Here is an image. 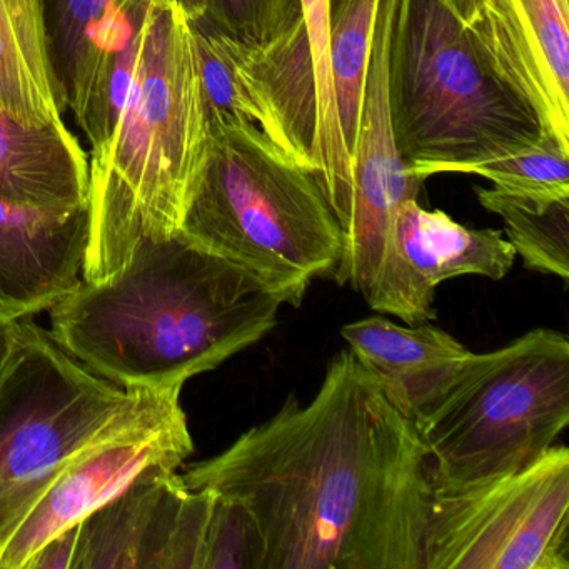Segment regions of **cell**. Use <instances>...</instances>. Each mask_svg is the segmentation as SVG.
I'll return each instance as SVG.
<instances>
[{
  "label": "cell",
  "mask_w": 569,
  "mask_h": 569,
  "mask_svg": "<svg viewBox=\"0 0 569 569\" xmlns=\"http://www.w3.org/2000/svg\"><path fill=\"white\" fill-rule=\"evenodd\" d=\"M182 479L248 508L262 569H425V445L349 348L329 361L311 401L289 395Z\"/></svg>",
  "instance_id": "cell-1"
},
{
  "label": "cell",
  "mask_w": 569,
  "mask_h": 569,
  "mask_svg": "<svg viewBox=\"0 0 569 569\" xmlns=\"http://www.w3.org/2000/svg\"><path fill=\"white\" fill-rule=\"evenodd\" d=\"M281 306L251 272L176 232L139 242L108 281H82L49 309V332L119 388L182 389L264 339Z\"/></svg>",
  "instance_id": "cell-2"
},
{
  "label": "cell",
  "mask_w": 569,
  "mask_h": 569,
  "mask_svg": "<svg viewBox=\"0 0 569 569\" xmlns=\"http://www.w3.org/2000/svg\"><path fill=\"white\" fill-rule=\"evenodd\" d=\"M208 142L189 19L151 6L128 101L114 134L89 161L82 281H108L139 242L179 231Z\"/></svg>",
  "instance_id": "cell-3"
},
{
  "label": "cell",
  "mask_w": 569,
  "mask_h": 569,
  "mask_svg": "<svg viewBox=\"0 0 569 569\" xmlns=\"http://www.w3.org/2000/svg\"><path fill=\"white\" fill-rule=\"evenodd\" d=\"M179 236L251 272L301 308L342 252L338 219L315 172L256 126L209 129L208 152Z\"/></svg>",
  "instance_id": "cell-4"
},
{
  "label": "cell",
  "mask_w": 569,
  "mask_h": 569,
  "mask_svg": "<svg viewBox=\"0 0 569 569\" xmlns=\"http://www.w3.org/2000/svg\"><path fill=\"white\" fill-rule=\"evenodd\" d=\"M388 92L399 154L425 181L545 138L535 109L496 74L442 0H398Z\"/></svg>",
  "instance_id": "cell-5"
},
{
  "label": "cell",
  "mask_w": 569,
  "mask_h": 569,
  "mask_svg": "<svg viewBox=\"0 0 569 569\" xmlns=\"http://www.w3.org/2000/svg\"><path fill=\"white\" fill-rule=\"evenodd\" d=\"M432 495L521 471L569 425V339L538 328L472 355L441 399L415 422Z\"/></svg>",
  "instance_id": "cell-6"
},
{
  "label": "cell",
  "mask_w": 569,
  "mask_h": 569,
  "mask_svg": "<svg viewBox=\"0 0 569 569\" xmlns=\"http://www.w3.org/2000/svg\"><path fill=\"white\" fill-rule=\"evenodd\" d=\"M32 318L0 375V549L69 459L131 401Z\"/></svg>",
  "instance_id": "cell-7"
},
{
  "label": "cell",
  "mask_w": 569,
  "mask_h": 569,
  "mask_svg": "<svg viewBox=\"0 0 569 569\" xmlns=\"http://www.w3.org/2000/svg\"><path fill=\"white\" fill-rule=\"evenodd\" d=\"M398 0H381L366 69L361 112L351 154V189L339 221L342 252L331 278L359 292L372 311L405 325L436 319V295L426 291L399 251V208L418 199L425 179L396 146L389 109L388 64Z\"/></svg>",
  "instance_id": "cell-8"
},
{
  "label": "cell",
  "mask_w": 569,
  "mask_h": 569,
  "mask_svg": "<svg viewBox=\"0 0 569 569\" xmlns=\"http://www.w3.org/2000/svg\"><path fill=\"white\" fill-rule=\"evenodd\" d=\"M425 569H569V449L528 468L432 495Z\"/></svg>",
  "instance_id": "cell-9"
},
{
  "label": "cell",
  "mask_w": 569,
  "mask_h": 569,
  "mask_svg": "<svg viewBox=\"0 0 569 569\" xmlns=\"http://www.w3.org/2000/svg\"><path fill=\"white\" fill-rule=\"evenodd\" d=\"M131 401L79 449L0 549V569H24L49 539L121 495L146 469H178L194 451L181 388L129 389Z\"/></svg>",
  "instance_id": "cell-10"
},
{
  "label": "cell",
  "mask_w": 569,
  "mask_h": 569,
  "mask_svg": "<svg viewBox=\"0 0 569 569\" xmlns=\"http://www.w3.org/2000/svg\"><path fill=\"white\" fill-rule=\"evenodd\" d=\"M214 498L178 469L151 466L79 522L74 569H201Z\"/></svg>",
  "instance_id": "cell-11"
},
{
  "label": "cell",
  "mask_w": 569,
  "mask_h": 569,
  "mask_svg": "<svg viewBox=\"0 0 569 569\" xmlns=\"http://www.w3.org/2000/svg\"><path fill=\"white\" fill-rule=\"evenodd\" d=\"M466 28L545 136L569 151V0H476Z\"/></svg>",
  "instance_id": "cell-12"
},
{
  "label": "cell",
  "mask_w": 569,
  "mask_h": 569,
  "mask_svg": "<svg viewBox=\"0 0 569 569\" xmlns=\"http://www.w3.org/2000/svg\"><path fill=\"white\" fill-rule=\"evenodd\" d=\"M89 206L51 211L0 198V312L32 318L82 282Z\"/></svg>",
  "instance_id": "cell-13"
},
{
  "label": "cell",
  "mask_w": 569,
  "mask_h": 569,
  "mask_svg": "<svg viewBox=\"0 0 569 569\" xmlns=\"http://www.w3.org/2000/svg\"><path fill=\"white\" fill-rule=\"evenodd\" d=\"M341 336L389 401L412 422L445 396L475 355L445 329L428 322L396 325L385 316L349 322Z\"/></svg>",
  "instance_id": "cell-14"
},
{
  "label": "cell",
  "mask_w": 569,
  "mask_h": 569,
  "mask_svg": "<svg viewBox=\"0 0 569 569\" xmlns=\"http://www.w3.org/2000/svg\"><path fill=\"white\" fill-rule=\"evenodd\" d=\"M0 198L51 211L89 206V159L61 124L28 128L0 112Z\"/></svg>",
  "instance_id": "cell-15"
},
{
  "label": "cell",
  "mask_w": 569,
  "mask_h": 569,
  "mask_svg": "<svg viewBox=\"0 0 569 569\" xmlns=\"http://www.w3.org/2000/svg\"><path fill=\"white\" fill-rule=\"evenodd\" d=\"M236 59L284 136L296 161L318 178L321 112L305 22L262 48L232 41Z\"/></svg>",
  "instance_id": "cell-16"
},
{
  "label": "cell",
  "mask_w": 569,
  "mask_h": 569,
  "mask_svg": "<svg viewBox=\"0 0 569 569\" xmlns=\"http://www.w3.org/2000/svg\"><path fill=\"white\" fill-rule=\"evenodd\" d=\"M396 234L412 274L432 295L441 282L461 276L501 281L516 261L501 231L466 228L446 212L422 208L418 199L399 208Z\"/></svg>",
  "instance_id": "cell-17"
},
{
  "label": "cell",
  "mask_w": 569,
  "mask_h": 569,
  "mask_svg": "<svg viewBox=\"0 0 569 569\" xmlns=\"http://www.w3.org/2000/svg\"><path fill=\"white\" fill-rule=\"evenodd\" d=\"M59 109L81 119L106 52L128 28L136 2L42 0Z\"/></svg>",
  "instance_id": "cell-18"
},
{
  "label": "cell",
  "mask_w": 569,
  "mask_h": 569,
  "mask_svg": "<svg viewBox=\"0 0 569 569\" xmlns=\"http://www.w3.org/2000/svg\"><path fill=\"white\" fill-rule=\"evenodd\" d=\"M0 112L28 128L62 122L42 0H0Z\"/></svg>",
  "instance_id": "cell-19"
},
{
  "label": "cell",
  "mask_w": 569,
  "mask_h": 569,
  "mask_svg": "<svg viewBox=\"0 0 569 569\" xmlns=\"http://www.w3.org/2000/svg\"><path fill=\"white\" fill-rule=\"evenodd\" d=\"M189 24L209 129L256 126L279 149L292 156L274 119L239 68L232 39L204 22L189 21Z\"/></svg>",
  "instance_id": "cell-20"
},
{
  "label": "cell",
  "mask_w": 569,
  "mask_h": 569,
  "mask_svg": "<svg viewBox=\"0 0 569 569\" xmlns=\"http://www.w3.org/2000/svg\"><path fill=\"white\" fill-rule=\"evenodd\" d=\"M479 204L505 222L522 266L539 274L569 279V199L536 201L499 189H476Z\"/></svg>",
  "instance_id": "cell-21"
},
{
  "label": "cell",
  "mask_w": 569,
  "mask_h": 569,
  "mask_svg": "<svg viewBox=\"0 0 569 569\" xmlns=\"http://www.w3.org/2000/svg\"><path fill=\"white\" fill-rule=\"evenodd\" d=\"M379 2L381 0H329V71L349 154L361 112Z\"/></svg>",
  "instance_id": "cell-22"
},
{
  "label": "cell",
  "mask_w": 569,
  "mask_h": 569,
  "mask_svg": "<svg viewBox=\"0 0 569 569\" xmlns=\"http://www.w3.org/2000/svg\"><path fill=\"white\" fill-rule=\"evenodd\" d=\"M311 49L321 112V169L318 179L338 222L348 206L351 159L339 126L338 106L329 71V0H299Z\"/></svg>",
  "instance_id": "cell-23"
},
{
  "label": "cell",
  "mask_w": 569,
  "mask_h": 569,
  "mask_svg": "<svg viewBox=\"0 0 569 569\" xmlns=\"http://www.w3.org/2000/svg\"><path fill=\"white\" fill-rule=\"evenodd\" d=\"M149 9L151 6L146 0L136 2L128 28L106 52L104 61L92 84L88 104L78 121L91 144L92 156L101 152L114 134L116 126L128 101L141 48L142 28Z\"/></svg>",
  "instance_id": "cell-24"
},
{
  "label": "cell",
  "mask_w": 569,
  "mask_h": 569,
  "mask_svg": "<svg viewBox=\"0 0 569 569\" xmlns=\"http://www.w3.org/2000/svg\"><path fill=\"white\" fill-rule=\"evenodd\" d=\"M465 174L488 179L495 189L521 198L569 199V151L548 136L531 148L469 166Z\"/></svg>",
  "instance_id": "cell-25"
},
{
  "label": "cell",
  "mask_w": 569,
  "mask_h": 569,
  "mask_svg": "<svg viewBox=\"0 0 569 569\" xmlns=\"http://www.w3.org/2000/svg\"><path fill=\"white\" fill-rule=\"evenodd\" d=\"M299 0H206L199 21L241 44L262 48L301 22Z\"/></svg>",
  "instance_id": "cell-26"
},
{
  "label": "cell",
  "mask_w": 569,
  "mask_h": 569,
  "mask_svg": "<svg viewBox=\"0 0 569 569\" xmlns=\"http://www.w3.org/2000/svg\"><path fill=\"white\" fill-rule=\"evenodd\" d=\"M262 555L261 535L251 512L242 502L216 492L201 569H262Z\"/></svg>",
  "instance_id": "cell-27"
},
{
  "label": "cell",
  "mask_w": 569,
  "mask_h": 569,
  "mask_svg": "<svg viewBox=\"0 0 569 569\" xmlns=\"http://www.w3.org/2000/svg\"><path fill=\"white\" fill-rule=\"evenodd\" d=\"M78 532L79 525H76L49 539L26 562L24 569H74Z\"/></svg>",
  "instance_id": "cell-28"
},
{
  "label": "cell",
  "mask_w": 569,
  "mask_h": 569,
  "mask_svg": "<svg viewBox=\"0 0 569 569\" xmlns=\"http://www.w3.org/2000/svg\"><path fill=\"white\" fill-rule=\"evenodd\" d=\"M21 319V318H19ZM19 319L0 312V375L8 366L19 335Z\"/></svg>",
  "instance_id": "cell-29"
},
{
  "label": "cell",
  "mask_w": 569,
  "mask_h": 569,
  "mask_svg": "<svg viewBox=\"0 0 569 569\" xmlns=\"http://www.w3.org/2000/svg\"><path fill=\"white\" fill-rule=\"evenodd\" d=\"M129 0H126L128 4ZM152 8L179 9L189 21H199L206 14V0H146Z\"/></svg>",
  "instance_id": "cell-30"
},
{
  "label": "cell",
  "mask_w": 569,
  "mask_h": 569,
  "mask_svg": "<svg viewBox=\"0 0 569 569\" xmlns=\"http://www.w3.org/2000/svg\"><path fill=\"white\" fill-rule=\"evenodd\" d=\"M465 24H468L471 19L472 11H475L476 0H442Z\"/></svg>",
  "instance_id": "cell-31"
}]
</instances>
